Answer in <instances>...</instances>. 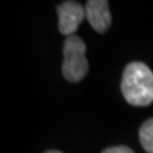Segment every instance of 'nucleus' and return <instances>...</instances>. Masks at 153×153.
<instances>
[{"mask_svg":"<svg viewBox=\"0 0 153 153\" xmlns=\"http://www.w3.org/2000/svg\"><path fill=\"white\" fill-rule=\"evenodd\" d=\"M87 46L78 36H69L65 38L63 46V75L69 82H79L88 73L89 64L85 56Z\"/></svg>","mask_w":153,"mask_h":153,"instance_id":"nucleus-2","label":"nucleus"},{"mask_svg":"<svg viewBox=\"0 0 153 153\" xmlns=\"http://www.w3.org/2000/svg\"><path fill=\"white\" fill-rule=\"evenodd\" d=\"M45 153H63V152H59V151H47Z\"/></svg>","mask_w":153,"mask_h":153,"instance_id":"nucleus-7","label":"nucleus"},{"mask_svg":"<svg viewBox=\"0 0 153 153\" xmlns=\"http://www.w3.org/2000/svg\"><path fill=\"white\" fill-rule=\"evenodd\" d=\"M102 153H135L133 149L125 146H116V147H110L106 148Z\"/></svg>","mask_w":153,"mask_h":153,"instance_id":"nucleus-6","label":"nucleus"},{"mask_svg":"<svg viewBox=\"0 0 153 153\" xmlns=\"http://www.w3.org/2000/svg\"><path fill=\"white\" fill-rule=\"evenodd\" d=\"M121 92L128 103L143 107L153 102V71L144 63L134 61L125 66Z\"/></svg>","mask_w":153,"mask_h":153,"instance_id":"nucleus-1","label":"nucleus"},{"mask_svg":"<svg viewBox=\"0 0 153 153\" xmlns=\"http://www.w3.org/2000/svg\"><path fill=\"white\" fill-rule=\"evenodd\" d=\"M139 140L146 152L153 153V119L143 123L139 129Z\"/></svg>","mask_w":153,"mask_h":153,"instance_id":"nucleus-5","label":"nucleus"},{"mask_svg":"<svg viewBox=\"0 0 153 153\" xmlns=\"http://www.w3.org/2000/svg\"><path fill=\"white\" fill-rule=\"evenodd\" d=\"M59 31L66 37L73 36L85 18V7L78 1H64L56 8Z\"/></svg>","mask_w":153,"mask_h":153,"instance_id":"nucleus-3","label":"nucleus"},{"mask_svg":"<svg viewBox=\"0 0 153 153\" xmlns=\"http://www.w3.org/2000/svg\"><path fill=\"white\" fill-rule=\"evenodd\" d=\"M85 17L92 28L98 33H105L111 26V14L106 0H89L85 4Z\"/></svg>","mask_w":153,"mask_h":153,"instance_id":"nucleus-4","label":"nucleus"}]
</instances>
